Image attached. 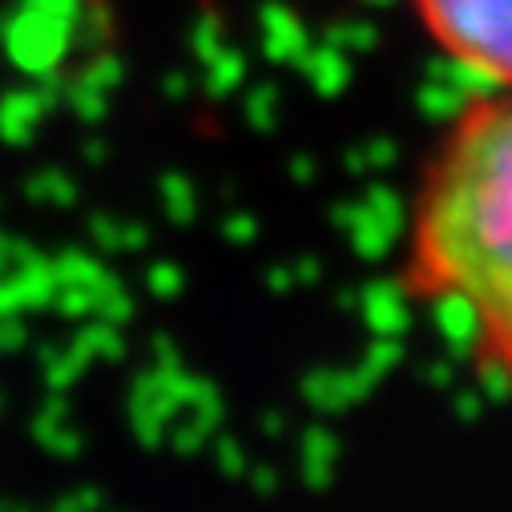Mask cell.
Here are the masks:
<instances>
[{
  "instance_id": "cell-1",
  "label": "cell",
  "mask_w": 512,
  "mask_h": 512,
  "mask_svg": "<svg viewBox=\"0 0 512 512\" xmlns=\"http://www.w3.org/2000/svg\"><path fill=\"white\" fill-rule=\"evenodd\" d=\"M408 287L512 388V89L472 101L428 162Z\"/></svg>"
},
{
  "instance_id": "cell-2",
  "label": "cell",
  "mask_w": 512,
  "mask_h": 512,
  "mask_svg": "<svg viewBox=\"0 0 512 512\" xmlns=\"http://www.w3.org/2000/svg\"><path fill=\"white\" fill-rule=\"evenodd\" d=\"M428 37L472 77L512 89V0H412Z\"/></svg>"
},
{
  "instance_id": "cell-3",
  "label": "cell",
  "mask_w": 512,
  "mask_h": 512,
  "mask_svg": "<svg viewBox=\"0 0 512 512\" xmlns=\"http://www.w3.org/2000/svg\"><path fill=\"white\" fill-rule=\"evenodd\" d=\"M37 440L49 448V452H65V456H73L77 452V444H81V436H77V428L69 424V412H65V404H49L45 412H41V420H37Z\"/></svg>"
},
{
  "instance_id": "cell-4",
  "label": "cell",
  "mask_w": 512,
  "mask_h": 512,
  "mask_svg": "<svg viewBox=\"0 0 512 512\" xmlns=\"http://www.w3.org/2000/svg\"><path fill=\"white\" fill-rule=\"evenodd\" d=\"M214 456H218V468H226V476H242V472H250L246 468V460H242V448L234 444V440H214Z\"/></svg>"
},
{
  "instance_id": "cell-5",
  "label": "cell",
  "mask_w": 512,
  "mask_h": 512,
  "mask_svg": "<svg viewBox=\"0 0 512 512\" xmlns=\"http://www.w3.org/2000/svg\"><path fill=\"white\" fill-rule=\"evenodd\" d=\"M150 291L162 295V299L178 295V291H182V271H178V267H166V263L154 267V271H150Z\"/></svg>"
},
{
  "instance_id": "cell-6",
  "label": "cell",
  "mask_w": 512,
  "mask_h": 512,
  "mask_svg": "<svg viewBox=\"0 0 512 512\" xmlns=\"http://www.w3.org/2000/svg\"><path fill=\"white\" fill-rule=\"evenodd\" d=\"M25 343V323L21 315H0V351H17Z\"/></svg>"
},
{
  "instance_id": "cell-7",
  "label": "cell",
  "mask_w": 512,
  "mask_h": 512,
  "mask_svg": "<svg viewBox=\"0 0 512 512\" xmlns=\"http://www.w3.org/2000/svg\"><path fill=\"white\" fill-rule=\"evenodd\" d=\"M97 504V492H73L65 504H57L53 512H89Z\"/></svg>"
}]
</instances>
